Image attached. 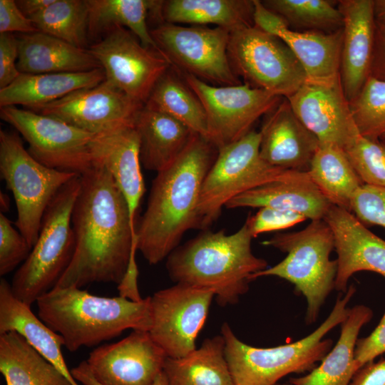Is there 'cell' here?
Instances as JSON below:
<instances>
[{
	"instance_id": "cell-14",
	"label": "cell",
	"mask_w": 385,
	"mask_h": 385,
	"mask_svg": "<svg viewBox=\"0 0 385 385\" xmlns=\"http://www.w3.org/2000/svg\"><path fill=\"white\" fill-rule=\"evenodd\" d=\"M106 81L145 104L158 79L171 66L157 51L144 46L128 29L115 26L88 48Z\"/></svg>"
},
{
	"instance_id": "cell-46",
	"label": "cell",
	"mask_w": 385,
	"mask_h": 385,
	"mask_svg": "<svg viewBox=\"0 0 385 385\" xmlns=\"http://www.w3.org/2000/svg\"><path fill=\"white\" fill-rule=\"evenodd\" d=\"M369 76L385 81V24L376 22Z\"/></svg>"
},
{
	"instance_id": "cell-28",
	"label": "cell",
	"mask_w": 385,
	"mask_h": 385,
	"mask_svg": "<svg viewBox=\"0 0 385 385\" xmlns=\"http://www.w3.org/2000/svg\"><path fill=\"white\" fill-rule=\"evenodd\" d=\"M105 79L101 68L79 73H21L0 89V107L21 105L34 110L73 91L96 86Z\"/></svg>"
},
{
	"instance_id": "cell-32",
	"label": "cell",
	"mask_w": 385,
	"mask_h": 385,
	"mask_svg": "<svg viewBox=\"0 0 385 385\" xmlns=\"http://www.w3.org/2000/svg\"><path fill=\"white\" fill-rule=\"evenodd\" d=\"M0 372L6 385H72L15 332L0 334Z\"/></svg>"
},
{
	"instance_id": "cell-38",
	"label": "cell",
	"mask_w": 385,
	"mask_h": 385,
	"mask_svg": "<svg viewBox=\"0 0 385 385\" xmlns=\"http://www.w3.org/2000/svg\"><path fill=\"white\" fill-rule=\"evenodd\" d=\"M349 103L359 134L371 140L385 135V81L369 76Z\"/></svg>"
},
{
	"instance_id": "cell-9",
	"label": "cell",
	"mask_w": 385,
	"mask_h": 385,
	"mask_svg": "<svg viewBox=\"0 0 385 385\" xmlns=\"http://www.w3.org/2000/svg\"><path fill=\"white\" fill-rule=\"evenodd\" d=\"M227 56L234 73L245 83L281 97L290 96L307 81L290 48L255 25L230 31Z\"/></svg>"
},
{
	"instance_id": "cell-4",
	"label": "cell",
	"mask_w": 385,
	"mask_h": 385,
	"mask_svg": "<svg viewBox=\"0 0 385 385\" xmlns=\"http://www.w3.org/2000/svg\"><path fill=\"white\" fill-rule=\"evenodd\" d=\"M36 304L38 317L62 337L70 351L98 345L126 329L148 332L151 324L150 297H106L76 287H56Z\"/></svg>"
},
{
	"instance_id": "cell-7",
	"label": "cell",
	"mask_w": 385,
	"mask_h": 385,
	"mask_svg": "<svg viewBox=\"0 0 385 385\" xmlns=\"http://www.w3.org/2000/svg\"><path fill=\"white\" fill-rule=\"evenodd\" d=\"M80 188L78 175L56 193L43 215L37 241L13 277V294L29 306L56 287L73 259L71 215Z\"/></svg>"
},
{
	"instance_id": "cell-35",
	"label": "cell",
	"mask_w": 385,
	"mask_h": 385,
	"mask_svg": "<svg viewBox=\"0 0 385 385\" xmlns=\"http://www.w3.org/2000/svg\"><path fill=\"white\" fill-rule=\"evenodd\" d=\"M86 3L88 37L105 35L113 27L122 26L133 33L144 46L162 55L147 24L153 0H86Z\"/></svg>"
},
{
	"instance_id": "cell-48",
	"label": "cell",
	"mask_w": 385,
	"mask_h": 385,
	"mask_svg": "<svg viewBox=\"0 0 385 385\" xmlns=\"http://www.w3.org/2000/svg\"><path fill=\"white\" fill-rule=\"evenodd\" d=\"M71 371L73 378L83 385H101L91 374L86 361L81 362L78 366L73 368ZM153 385H169L163 371L156 379Z\"/></svg>"
},
{
	"instance_id": "cell-52",
	"label": "cell",
	"mask_w": 385,
	"mask_h": 385,
	"mask_svg": "<svg viewBox=\"0 0 385 385\" xmlns=\"http://www.w3.org/2000/svg\"><path fill=\"white\" fill-rule=\"evenodd\" d=\"M275 385H291V384H278V383H277V384H275Z\"/></svg>"
},
{
	"instance_id": "cell-3",
	"label": "cell",
	"mask_w": 385,
	"mask_h": 385,
	"mask_svg": "<svg viewBox=\"0 0 385 385\" xmlns=\"http://www.w3.org/2000/svg\"><path fill=\"white\" fill-rule=\"evenodd\" d=\"M247 225L227 235L204 230L167 257L166 269L176 284L208 289L220 306L237 304L249 290L253 274L268 267L252 251Z\"/></svg>"
},
{
	"instance_id": "cell-36",
	"label": "cell",
	"mask_w": 385,
	"mask_h": 385,
	"mask_svg": "<svg viewBox=\"0 0 385 385\" xmlns=\"http://www.w3.org/2000/svg\"><path fill=\"white\" fill-rule=\"evenodd\" d=\"M262 4L297 31L332 33L343 28V16L328 0H264Z\"/></svg>"
},
{
	"instance_id": "cell-5",
	"label": "cell",
	"mask_w": 385,
	"mask_h": 385,
	"mask_svg": "<svg viewBox=\"0 0 385 385\" xmlns=\"http://www.w3.org/2000/svg\"><path fill=\"white\" fill-rule=\"evenodd\" d=\"M356 292L349 286L339 295L326 319L311 334L292 343L269 348H258L240 340L225 322L221 334L225 355L235 385H275L292 373L312 370L332 348L333 341L324 337L340 325L348 315V304Z\"/></svg>"
},
{
	"instance_id": "cell-34",
	"label": "cell",
	"mask_w": 385,
	"mask_h": 385,
	"mask_svg": "<svg viewBox=\"0 0 385 385\" xmlns=\"http://www.w3.org/2000/svg\"><path fill=\"white\" fill-rule=\"evenodd\" d=\"M145 105L163 113L207 138L204 107L182 73L171 66L158 79Z\"/></svg>"
},
{
	"instance_id": "cell-45",
	"label": "cell",
	"mask_w": 385,
	"mask_h": 385,
	"mask_svg": "<svg viewBox=\"0 0 385 385\" xmlns=\"http://www.w3.org/2000/svg\"><path fill=\"white\" fill-rule=\"evenodd\" d=\"M38 31L32 21L26 16L14 0H0V34Z\"/></svg>"
},
{
	"instance_id": "cell-21",
	"label": "cell",
	"mask_w": 385,
	"mask_h": 385,
	"mask_svg": "<svg viewBox=\"0 0 385 385\" xmlns=\"http://www.w3.org/2000/svg\"><path fill=\"white\" fill-rule=\"evenodd\" d=\"M260 130V155L282 170L307 172L319 140L299 120L286 98L266 114Z\"/></svg>"
},
{
	"instance_id": "cell-10",
	"label": "cell",
	"mask_w": 385,
	"mask_h": 385,
	"mask_svg": "<svg viewBox=\"0 0 385 385\" xmlns=\"http://www.w3.org/2000/svg\"><path fill=\"white\" fill-rule=\"evenodd\" d=\"M260 143V131L252 130L237 141L218 149L200 192V229L206 230L216 221L230 200L278 178L286 170L262 159Z\"/></svg>"
},
{
	"instance_id": "cell-29",
	"label": "cell",
	"mask_w": 385,
	"mask_h": 385,
	"mask_svg": "<svg viewBox=\"0 0 385 385\" xmlns=\"http://www.w3.org/2000/svg\"><path fill=\"white\" fill-rule=\"evenodd\" d=\"M373 317L372 309L364 304L349 308L348 315L341 323L339 338L309 374L289 379L291 385H349L357 372L354 350L361 328Z\"/></svg>"
},
{
	"instance_id": "cell-8",
	"label": "cell",
	"mask_w": 385,
	"mask_h": 385,
	"mask_svg": "<svg viewBox=\"0 0 385 385\" xmlns=\"http://www.w3.org/2000/svg\"><path fill=\"white\" fill-rule=\"evenodd\" d=\"M0 173L13 193L17 209L16 227L32 248L43 215L59 190L74 173L48 168L24 148L18 132L0 130Z\"/></svg>"
},
{
	"instance_id": "cell-37",
	"label": "cell",
	"mask_w": 385,
	"mask_h": 385,
	"mask_svg": "<svg viewBox=\"0 0 385 385\" xmlns=\"http://www.w3.org/2000/svg\"><path fill=\"white\" fill-rule=\"evenodd\" d=\"M38 31L85 48L88 38L86 0H55L29 18Z\"/></svg>"
},
{
	"instance_id": "cell-1",
	"label": "cell",
	"mask_w": 385,
	"mask_h": 385,
	"mask_svg": "<svg viewBox=\"0 0 385 385\" xmlns=\"http://www.w3.org/2000/svg\"><path fill=\"white\" fill-rule=\"evenodd\" d=\"M71 223L75 252L56 287L81 288L93 282L119 284L138 250L135 227L125 198L111 175L98 163H93L81 175Z\"/></svg>"
},
{
	"instance_id": "cell-22",
	"label": "cell",
	"mask_w": 385,
	"mask_h": 385,
	"mask_svg": "<svg viewBox=\"0 0 385 385\" xmlns=\"http://www.w3.org/2000/svg\"><path fill=\"white\" fill-rule=\"evenodd\" d=\"M337 2L343 16L339 76L344 95L350 102L369 76L376 29L374 0Z\"/></svg>"
},
{
	"instance_id": "cell-6",
	"label": "cell",
	"mask_w": 385,
	"mask_h": 385,
	"mask_svg": "<svg viewBox=\"0 0 385 385\" xmlns=\"http://www.w3.org/2000/svg\"><path fill=\"white\" fill-rule=\"evenodd\" d=\"M287 253L278 264L252 276V280L274 276L294 286L307 302L306 324L315 322L327 298L334 289L338 262L331 260L335 242L333 232L324 220H311L303 230L277 233L262 242Z\"/></svg>"
},
{
	"instance_id": "cell-24",
	"label": "cell",
	"mask_w": 385,
	"mask_h": 385,
	"mask_svg": "<svg viewBox=\"0 0 385 385\" xmlns=\"http://www.w3.org/2000/svg\"><path fill=\"white\" fill-rule=\"evenodd\" d=\"M331 205L307 172L286 170L278 178L232 198L225 207H269L295 211L317 220L324 219Z\"/></svg>"
},
{
	"instance_id": "cell-18",
	"label": "cell",
	"mask_w": 385,
	"mask_h": 385,
	"mask_svg": "<svg viewBox=\"0 0 385 385\" xmlns=\"http://www.w3.org/2000/svg\"><path fill=\"white\" fill-rule=\"evenodd\" d=\"M254 25L280 38L292 51L306 76L307 82L332 84L340 78L342 29L332 33L290 29L279 15L254 0Z\"/></svg>"
},
{
	"instance_id": "cell-26",
	"label": "cell",
	"mask_w": 385,
	"mask_h": 385,
	"mask_svg": "<svg viewBox=\"0 0 385 385\" xmlns=\"http://www.w3.org/2000/svg\"><path fill=\"white\" fill-rule=\"evenodd\" d=\"M133 125L139 138L141 165L157 173L171 165L195 134L184 123L145 104Z\"/></svg>"
},
{
	"instance_id": "cell-33",
	"label": "cell",
	"mask_w": 385,
	"mask_h": 385,
	"mask_svg": "<svg viewBox=\"0 0 385 385\" xmlns=\"http://www.w3.org/2000/svg\"><path fill=\"white\" fill-rule=\"evenodd\" d=\"M307 173L332 205L349 211L354 193L364 185L344 149L332 144L319 143Z\"/></svg>"
},
{
	"instance_id": "cell-12",
	"label": "cell",
	"mask_w": 385,
	"mask_h": 385,
	"mask_svg": "<svg viewBox=\"0 0 385 385\" xmlns=\"http://www.w3.org/2000/svg\"><path fill=\"white\" fill-rule=\"evenodd\" d=\"M0 117L21 135L28 152L43 165L80 176L93 167L91 143L96 135L17 106L1 108Z\"/></svg>"
},
{
	"instance_id": "cell-40",
	"label": "cell",
	"mask_w": 385,
	"mask_h": 385,
	"mask_svg": "<svg viewBox=\"0 0 385 385\" xmlns=\"http://www.w3.org/2000/svg\"><path fill=\"white\" fill-rule=\"evenodd\" d=\"M350 212L366 227L385 228V187L361 185L352 197Z\"/></svg>"
},
{
	"instance_id": "cell-17",
	"label": "cell",
	"mask_w": 385,
	"mask_h": 385,
	"mask_svg": "<svg viewBox=\"0 0 385 385\" xmlns=\"http://www.w3.org/2000/svg\"><path fill=\"white\" fill-rule=\"evenodd\" d=\"M167 357L148 331L133 330L118 342L93 349L86 362L101 385H153Z\"/></svg>"
},
{
	"instance_id": "cell-27",
	"label": "cell",
	"mask_w": 385,
	"mask_h": 385,
	"mask_svg": "<svg viewBox=\"0 0 385 385\" xmlns=\"http://www.w3.org/2000/svg\"><path fill=\"white\" fill-rule=\"evenodd\" d=\"M17 68L21 73H79L100 68L88 49L41 31L19 38Z\"/></svg>"
},
{
	"instance_id": "cell-42",
	"label": "cell",
	"mask_w": 385,
	"mask_h": 385,
	"mask_svg": "<svg viewBox=\"0 0 385 385\" xmlns=\"http://www.w3.org/2000/svg\"><path fill=\"white\" fill-rule=\"evenodd\" d=\"M307 219L304 215L295 211L264 207L259 208L254 215L248 216L245 223L255 238L264 232L292 227Z\"/></svg>"
},
{
	"instance_id": "cell-51",
	"label": "cell",
	"mask_w": 385,
	"mask_h": 385,
	"mask_svg": "<svg viewBox=\"0 0 385 385\" xmlns=\"http://www.w3.org/2000/svg\"><path fill=\"white\" fill-rule=\"evenodd\" d=\"M9 201L8 196L1 192V208L3 212L6 211L9 209Z\"/></svg>"
},
{
	"instance_id": "cell-20",
	"label": "cell",
	"mask_w": 385,
	"mask_h": 385,
	"mask_svg": "<svg viewBox=\"0 0 385 385\" xmlns=\"http://www.w3.org/2000/svg\"><path fill=\"white\" fill-rule=\"evenodd\" d=\"M323 220L334 237L338 262L334 289L344 294L351 277L361 271L385 277V240L344 208L332 205Z\"/></svg>"
},
{
	"instance_id": "cell-23",
	"label": "cell",
	"mask_w": 385,
	"mask_h": 385,
	"mask_svg": "<svg viewBox=\"0 0 385 385\" xmlns=\"http://www.w3.org/2000/svg\"><path fill=\"white\" fill-rule=\"evenodd\" d=\"M91 155L93 163L101 165L108 171L123 195L131 223L136 228L137 210L145 188L140 168L139 138L133 123L95 135Z\"/></svg>"
},
{
	"instance_id": "cell-31",
	"label": "cell",
	"mask_w": 385,
	"mask_h": 385,
	"mask_svg": "<svg viewBox=\"0 0 385 385\" xmlns=\"http://www.w3.org/2000/svg\"><path fill=\"white\" fill-rule=\"evenodd\" d=\"M222 334L205 339L180 358L167 357L163 372L169 385H235L225 355Z\"/></svg>"
},
{
	"instance_id": "cell-39",
	"label": "cell",
	"mask_w": 385,
	"mask_h": 385,
	"mask_svg": "<svg viewBox=\"0 0 385 385\" xmlns=\"http://www.w3.org/2000/svg\"><path fill=\"white\" fill-rule=\"evenodd\" d=\"M364 185L385 187V140L360 134L344 149Z\"/></svg>"
},
{
	"instance_id": "cell-43",
	"label": "cell",
	"mask_w": 385,
	"mask_h": 385,
	"mask_svg": "<svg viewBox=\"0 0 385 385\" xmlns=\"http://www.w3.org/2000/svg\"><path fill=\"white\" fill-rule=\"evenodd\" d=\"M19 38L12 33L0 34V89L12 83L21 73L17 68Z\"/></svg>"
},
{
	"instance_id": "cell-15",
	"label": "cell",
	"mask_w": 385,
	"mask_h": 385,
	"mask_svg": "<svg viewBox=\"0 0 385 385\" xmlns=\"http://www.w3.org/2000/svg\"><path fill=\"white\" fill-rule=\"evenodd\" d=\"M215 294L182 284L159 290L150 297L151 324L148 331L168 357H183L197 347Z\"/></svg>"
},
{
	"instance_id": "cell-41",
	"label": "cell",
	"mask_w": 385,
	"mask_h": 385,
	"mask_svg": "<svg viewBox=\"0 0 385 385\" xmlns=\"http://www.w3.org/2000/svg\"><path fill=\"white\" fill-rule=\"evenodd\" d=\"M31 247L22 234L12 226L10 220L0 214V275L14 270L28 257Z\"/></svg>"
},
{
	"instance_id": "cell-30",
	"label": "cell",
	"mask_w": 385,
	"mask_h": 385,
	"mask_svg": "<svg viewBox=\"0 0 385 385\" xmlns=\"http://www.w3.org/2000/svg\"><path fill=\"white\" fill-rule=\"evenodd\" d=\"M160 14L162 22L212 24L232 31L254 25V0H167Z\"/></svg>"
},
{
	"instance_id": "cell-25",
	"label": "cell",
	"mask_w": 385,
	"mask_h": 385,
	"mask_svg": "<svg viewBox=\"0 0 385 385\" xmlns=\"http://www.w3.org/2000/svg\"><path fill=\"white\" fill-rule=\"evenodd\" d=\"M15 332L54 365L72 385H78L62 354V337L50 329L31 309V306L14 296L11 284L0 281V334Z\"/></svg>"
},
{
	"instance_id": "cell-47",
	"label": "cell",
	"mask_w": 385,
	"mask_h": 385,
	"mask_svg": "<svg viewBox=\"0 0 385 385\" xmlns=\"http://www.w3.org/2000/svg\"><path fill=\"white\" fill-rule=\"evenodd\" d=\"M349 385H385V359L364 364L355 374Z\"/></svg>"
},
{
	"instance_id": "cell-44",
	"label": "cell",
	"mask_w": 385,
	"mask_h": 385,
	"mask_svg": "<svg viewBox=\"0 0 385 385\" xmlns=\"http://www.w3.org/2000/svg\"><path fill=\"white\" fill-rule=\"evenodd\" d=\"M385 353V312L379 323L370 334L358 339L355 350L354 360L359 369L364 364L374 361Z\"/></svg>"
},
{
	"instance_id": "cell-16",
	"label": "cell",
	"mask_w": 385,
	"mask_h": 385,
	"mask_svg": "<svg viewBox=\"0 0 385 385\" xmlns=\"http://www.w3.org/2000/svg\"><path fill=\"white\" fill-rule=\"evenodd\" d=\"M143 105L104 80L96 86L73 91L31 111L98 135L133 124Z\"/></svg>"
},
{
	"instance_id": "cell-53",
	"label": "cell",
	"mask_w": 385,
	"mask_h": 385,
	"mask_svg": "<svg viewBox=\"0 0 385 385\" xmlns=\"http://www.w3.org/2000/svg\"><path fill=\"white\" fill-rule=\"evenodd\" d=\"M381 139H383L385 140V135H384Z\"/></svg>"
},
{
	"instance_id": "cell-11",
	"label": "cell",
	"mask_w": 385,
	"mask_h": 385,
	"mask_svg": "<svg viewBox=\"0 0 385 385\" xmlns=\"http://www.w3.org/2000/svg\"><path fill=\"white\" fill-rule=\"evenodd\" d=\"M230 31L163 22L150 30L162 55L180 73L217 86L241 84L227 56Z\"/></svg>"
},
{
	"instance_id": "cell-2",
	"label": "cell",
	"mask_w": 385,
	"mask_h": 385,
	"mask_svg": "<svg viewBox=\"0 0 385 385\" xmlns=\"http://www.w3.org/2000/svg\"><path fill=\"white\" fill-rule=\"evenodd\" d=\"M217 153L207 138L195 133L178 158L157 173L135 228L137 250L150 265L167 258L187 231L200 229V192Z\"/></svg>"
},
{
	"instance_id": "cell-19",
	"label": "cell",
	"mask_w": 385,
	"mask_h": 385,
	"mask_svg": "<svg viewBox=\"0 0 385 385\" xmlns=\"http://www.w3.org/2000/svg\"><path fill=\"white\" fill-rule=\"evenodd\" d=\"M286 98L296 116L320 144L344 149L359 135L340 78L332 84L306 81Z\"/></svg>"
},
{
	"instance_id": "cell-49",
	"label": "cell",
	"mask_w": 385,
	"mask_h": 385,
	"mask_svg": "<svg viewBox=\"0 0 385 385\" xmlns=\"http://www.w3.org/2000/svg\"><path fill=\"white\" fill-rule=\"evenodd\" d=\"M54 1L55 0H21L16 1L22 13L28 18H31L43 11Z\"/></svg>"
},
{
	"instance_id": "cell-13",
	"label": "cell",
	"mask_w": 385,
	"mask_h": 385,
	"mask_svg": "<svg viewBox=\"0 0 385 385\" xmlns=\"http://www.w3.org/2000/svg\"><path fill=\"white\" fill-rule=\"evenodd\" d=\"M182 75L204 107L207 139L217 149L246 135L255 123L282 99L246 83L217 86L191 75Z\"/></svg>"
},
{
	"instance_id": "cell-50",
	"label": "cell",
	"mask_w": 385,
	"mask_h": 385,
	"mask_svg": "<svg viewBox=\"0 0 385 385\" xmlns=\"http://www.w3.org/2000/svg\"><path fill=\"white\" fill-rule=\"evenodd\" d=\"M373 10L376 22L385 24V0H374Z\"/></svg>"
}]
</instances>
